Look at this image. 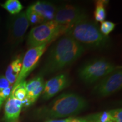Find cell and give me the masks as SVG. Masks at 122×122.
Instances as JSON below:
<instances>
[{
  "label": "cell",
  "mask_w": 122,
  "mask_h": 122,
  "mask_svg": "<svg viewBox=\"0 0 122 122\" xmlns=\"http://www.w3.org/2000/svg\"><path fill=\"white\" fill-rule=\"evenodd\" d=\"M109 112H110V114L112 118H113L115 121L118 122H122V108L110 110H109Z\"/></svg>",
  "instance_id": "603a6c76"
},
{
  "label": "cell",
  "mask_w": 122,
  "mask_h": 122,
  "mask_svg": "<svg viewBox=\"0 0 122 122\" xmlns=\"http://www.w3.org/2000/svg\"><path fill=\"white\" fill-rule=\"evenodd\" d=\"M84 117L89 122H118L112 118L109 111L89 114Z\"/></svg>",
  "instance_id": "e0dca14e"
},
{
  "label": "cell",
  "mask_w": 122,
  "mask_h": 122,
  "mask_svg": "<svg viewBox=\"0 0 122 122\" xmlns=\"http://www.w3.org/2000/svg\"><path fill=\"white\" fill-rule=\"evenodd\" d=\"M22 56L16 58L9 64L6 71L5 77L13 86L20 72L22 66Z\"/></svg>",
  "instance_id": "5bb4252c"
},
{
  "label": "cell",
  "mask_w": 122,
  "mask_h": 122,
  "mask_svg": "<svg viewBox=\"0 0 122 122\" xmlns=\"http://www.w3.org/2000/svg\"><path fill=\"white\" fill-rule=\"evenodd\" d=\"M115 25V24L113 22L104 20L101 23L100 27L99 28L102 34L106 36H108V35L114 30Z\"/></svg>",
  "instance_id": "44dd1931"
},
{
  "label": "cell",
  "mask_w": 122,
  "mask_h": 122,
  "mask_svg": "<svg viewBox=\"0 0 122 122\" xmlns=\"http://www.w3.org/2000/svg\"><path fill=\"white\" fill-rule=\"evenodd\" d=\"M109 3L106 0H98L95 2V10L94 12V19L96 22H102L106 17V11L105 7Z\"/></svg>",
  "instance_id": "2e32d148"
},
{
  "label": "cell",
  "mask_w": 122,
  "mask_h": 122,
  "mask_svg": "<svg viewBox=\"0 0 122 122\" xmlns=\"http://www.w3.org/2000/svg\"><path fill=\"white\" fill-rule=\"evenodd\" d=\"M122 88V69L119 67L107 75L94 85L92 94L104 97L118 92Z\"/></svg>",
  "instance_id": "8992f818"
},
{
  "label": "cell",
  "mask_w": 122,
  "mask_h": 122,
  "mask_svg": "<svg viewBox=\"0 0 122 122\" xmlns=\"http://www.w3.org/2000/svg\"><path fill=\"white\" fill-rule=\"evenodd\" d=\"M88 17L87 11L83 7L65 4L57 7L54 20L59 24L68 27L88 19Z\"/></svg>",
  "instance_id": "52a82bcc"
},
{
  "label": "cell",
  "mask_w": 122,
  "mask_h": 122,
  "mask_svg": "<svg viewBox=\"0 0 122 122\" xmlns=\"http://www.w3.org/2000/svg\"><path fill=\"white\" fill-rule=\"evenodd\" d=\"M23 103L10 94L7 99L4 108V119L6 122H17Z\"/></svg>",
  "instance_id": "7c38bea8"
},
{
  "label": "cell",
  "mask_w": 122,
  "mask_h": 122,
  "mask_svg": "<svg viewBox=\"0 0 122 122\" xmlns=\"http://www.w3.org/2000/svg\"><path fill=\"white\" fill-rule=\"evenodd\" d=\"M48 44H43L28 49L23 57L22 68L13 87L16 86L21 82L25 81L27 76L37 66L41 57L46 50Z\"/></svg>",
  "instance_id": "9c48e42d"
},
{
  "label": "cell",
  "mask_w": 122,
  "mask_h": 122,
  "mask_svg": "<svg viewBox=\"0 0 122 122\" xmlns=\"http://www.w3.org/2000/svg\"><path fill=\"white\" fill-rule=\"evenodd\" d=\"M68 27L59 24L54 20L45 22L33 27L27 38L30 48L49 44L61 33H65Z\"/></svg>",
  "instance_id": "5b68a950"
},
{
  "label": "cell",
  "mask_w": 122,
  "mask_h": 122,
  "mask_svg": "<svg viewBox=\"0 0 122 122\" xmlns=\"http://www.w3.org/2000/svg\"><path fill=\"white\" fill-rule=\"evenodd\" d=\"M13 85H10L5 76L0 75V110L11 94Z\"/></svg>",
  "instance_id": "9a60e30c"
},
{
  "label": "cell",
  "mask_w": 122,
  "mask_h": 122,
  "mask_svg": "<svg viewBox=\"0 0 122 122\" xmlns=\"http://www.w3.org/2000/svg\"><path fill=\"white\" fill-rule=\"evenodd\" d=\"M119 67L107 59L97 58L82 65L78 70V76L86 84H94Z\"/></svg>",
  "instance_id": "277c9868"
},
{
  "label": "cell",
  "mask_w": 122,
  "mask_h": 122,
  "mask_svg": "<svg viewBox=\"0 0 122 122\" xmlns=\"http://www.w3.org/2000/svg\"><path fill=\"white\" fill-rule=\"evenodd\" d=\"M28 7L41 15L45 22L54 20L57 9L53 3L45 1H38Z\"/></svg>",
  "instance_id": "4fadbf2b"
},
{
  "label": "cell",
  "mask_w": 122,
  "mask_h": 122,
  "mask_svg": "<svg viewBox=\"0 0 122 122\" xmlns=\"http://www.w3.org/2000/svg\"><path fill=\"white\" fill-rule=\"evenodd\" d=\"M70 84V79L66 73H62L50 79L44 83V88L41 94L42 98L48 100L54 97Z\"/></svg>",
  "instance_id": "30bf717a"
},
{
  "label": "cell",
  "mask_w": 122,
  "mask_h": 122,
  "mask_svg": "<svg viewBox=\"0 0 122 122\" xmlns=\"http://www.w3.org/2000/svg\"><path fill=\"white\" fill-rule=\"evenodd\" d=\"M1 6L7 12L13 15L22 12L23 9L22 3L18 0H7L4 4H1Z\"/></svg>",
  "instance_id": "ac0fdd59"
},
{
  "label": "cell",
  "mask_w": 122,
  "mask_h": 122,
  "mask_svg": "<svg viewBox=\"0 0 122 122\" xmlns=\"http://www.w3.org/2000/svg\"><path fill=\"white\" fill-rule=\"evenodd\" d=\"M44 122H89L88 120L83 117H71V118L61 119L50 120Z\"/></svg>",
  "instance_id": "7402d4cb"
},
{
  "label": "cell",
  "mask_w": 122,
  "mask_h": 122,
  "mask_svg": "<svg viewBox=\"0 0 122 122\" xmlns=\"http://www.w3.org/2000/svg\"><path fill=\"white\" fill-rule=\"evenodd\" d=\"M44 83L43 76L40 75L27 82L25 85L27 95L24 101V106H30L37 101L43 92Z\"/></svg>",
  "instance_id": "8fae6325"
},
{
  "label": "cell",
  "mask_w": 122,
  "mask_h": 122,
  "mask_svg": "<svg viewBox=\"0 0 122 122\" xmlns=\"http://www.w3.org/2000/svg\"><path fill=\"white\" fill-rule=\"evenodd\" d=\"M27 82L25 81L21 82L16 86L13 87L11 94L14 98L23 102L25 99L27 95V92L25 89V85Z\"/></svg>",
  "instance_id": "d6986e66"
},
{
  "label": "cell",
  "mask_w": 122,
  "mask_h": 122,
  "mask_svg": "<svg viewBox=\"0 0 122 122\" xmlns=\"http://www.w3.org/2000/svg\"><path fill=\"white\" fill-rule=\"evenodd\" d=\"M85 51L83 45L65 35L50 48L39 75L44 76L63 70L74 63Z\"/></svg>",
  "instance_id": "6da1fadb"
},
{
  "label": "cell",
  "mask_w": 122,
  "mask_h": 122,
  "mask_svg": "<svg viewBox=\"0 0 122 122\" xmlns=\"http://www.w3.org/2000/svg\"><path fill=\"white\" fill-rule=\"evenodd\" d=\"M30 25L25 11L11 16L7 24L9 43L13 46L19 45L23 40L24 35Z\"/></svg>",
  "instance_id": "ba28073f"
},
{
  "label": "cell",
  "mask_w": 122,
  "mask_h": 122,
  "mask_svg": "<svg viewBox=\"0 0 122 122\" xmlns=\"http://www.w3.org/2000/svg\"><path fill=\"white\" fill-rule=\"evenodd\" d=\"M65 33L85 49H103L111 44L110 38L102 34L97 24L88 19L68 27Z\"/></svg>",
  "instance_id": "3957f363"
},
{
  "label": "cell",
  "mask_w": 122,
  "mask_h": 122,
  "mask_svg": "<svg viewBox=\"0 0 122 122\" xmlns=\"http://www.w3.org/2000/svg\"><path fill=\"white\" fill-rule=\"evenodd\" d=\"M25 12L27 19H28L29 23L30 24H33V25H39V24H42L45 22V20L42 17L41 15L36 13L32 10L30 9L28 7Z\"/></svg>",
  "instance_id": "ffe728a7"
},
{
  "label": "cell",
  "mask_w": 122,
  "mask_h": 122,
  "mask_svg": "<svg viewBox=\"0 0 122 122\" xmlns=\"http://www.w3.org/2000/svg\"><path fill=\"white\" fill-rule=\"evenodd\" d=\"M88 107L84 97L74 93H64L48 104L33 110L32 116L35 119L45 121L75 117Z\"/></svg>",
  "instance_id": "7a4b0ae2"
}]
</instances>
